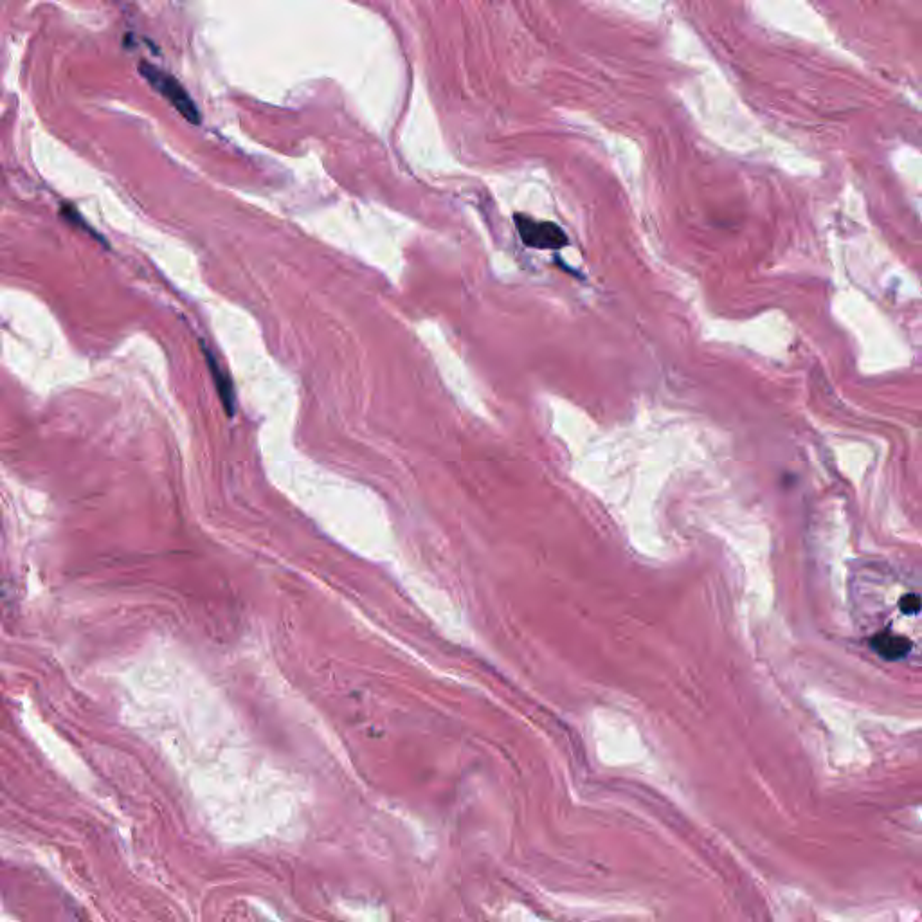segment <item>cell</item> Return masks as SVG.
<instances>
[{"instance_id": "1", "label": "cell", "mask_w": 922, "mask_h": 922, "mask_svg": "<svg viewBox=\"0 0 922 922\" xmlns=\"http://www.w3.org/2000/svg\"><path fill=\"white\" fill-rule=\"evenodd\" d=\"M854 618L865 642L881 660L922 656V586L879 566L852 579Z\"/></svg>"}, {"instance_id": "2", "label": "cell", "mask_w": 922, "mask_h": 922, "mask_svg": "<svg viewBox=\"0 0 922 922\" xmlns=\"http://www.w3.org/2000/svg\"><path fill=\"white\" fill-rule=\"evenodd\" d=\"M139 73L146 82L154 87L155 91L163 96L164 100L172 103L182 118L188 119L193 125H200L202 116H200L199 107L195 105V101L191 100L190 94L186 92L177 78H173L172 74L166 73L150 62H141Z\"/></svg>"}, {"instance_id": "3", "label": "cell", "mask_w": 922, "mask_h": 922, "mask_svg": "<svg viewBox=\"0 0 922 922\" xmlns=\"http://www.w3.org/2000/svg\"><path fill=\"white\" fill-rule=\"evenodd\" d=\"M514 222H516L521 240L532 249L555 251V249L566 247L570 242L568 235L555 222L535 220L530 215H523V213H516Z\"/></svg>"}, {"instance_id": "4", "label": "cell", "mask_w": 922, "mask_h": 922, "mask_svg": "<svg viewBox=\"0 0 922 922\" xmlns=\"http://www.w3.org/2000/svg\"><path fill=\"white\" fill-rule=\"evenodd\" d=\"M204 353H206V359H208L209 371L213 375V380H215V386H217L218 397L222 400V404L227 409L229 415H235V389H233V382L227 377L226 371L220 368L215 355L209 352L208 348H204Z\"/></svg>"}, {"instance_id": "5", "label": "cell", "mask_w": 922, "mask_h": 922, "mask_svg": "<svg viewBox=\"0 0 922 922\" xmlns=\"http://www.w3.org/2000/svg\"><path fill=\"white\" fill-rule=\"evenodd\" d=\"M60 215H62V218H65V220H67L71 226L82 227L85 233H89V235L94 236L96 240H100V242H103V244H107V242L103 240V236L98 235V233H96V231H94V229H92V227L89 226L85 220H83L82 215L78 213V209L74 208V206H71V204H64L62 209H60Z\"/></svg>"}]
</instances>
